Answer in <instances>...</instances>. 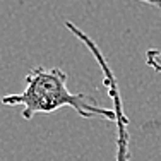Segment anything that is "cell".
I'll return each mask as SVG.
<instances>
[{"label": "cell", "mask_w": 161, "mask_h": 161, "mask_svg": "<svg viewBox=\"0 0 161 161\" xmlns=\"http://www.w3.org/2000/svg\"><path fill=\"white\" fill-rule=\"evenodd\" d=\"M136 2L147 3V5H153V7H156V9H161V0H136Z\"/></svg>", "instance_id": "cell-4"}, {"label": "cell", "mask_w": 161, "mask_h": 161, "mask_svg": "<svg viewBox=\"0 0 161 161\" xmlns=\"http://www.w3.org/2000/svg\"><path fill=\"white\" fill-rule=\"evenodd\" d=\"M146 64H147L154 72L161 74V50L149 48L147 52H146Z\"/></svg>", "instance_id": "cell-3"}, {"label": "cell", "mask_w": 161, "mask_h": 161, "mask_svg": "<svg viewBox=\"0 0 161 161\" xmlns=\"http://www.w3.org/2000/svg\"><path fill=\"white\" fill-rule=\"evenodd\" d=\"M24 91L5 94L2 105L22 106V118L31 120L34 115H48L60 108H72L82 118H103L115 122V112L98 105L91 96L72 93L67 87V74L58 67H34L26 74Z\"/></svg>", "instance_id": "cell-1"}, {"label": "cell", "mask_w": 161, "mask_h": 161, "mask_svg": "<svg viewBox=\"0 0 161 161\" xmlns=\"http://www.w3.org/2000/svg\"><path fill=\"white\" fill-rule=\"evenodd\" d=\"M65 28L69 29L75 38L84 45L87 50L91 52V55L94 57V60L98 62L99 69L103 74V84H105L106 91H108L110 98L113 103V112H115V129H117V139H115V161H130L132 153H130V134H129V117L125 115L124 110V101H122V94H120V87L117 84L115 74L110 67L106 57L103 55L101 48L96 45V41L86 34L79 26H75L74 22L65 21Z\"/></svg>", "instance_id": "cell-2"}]
</instances>
